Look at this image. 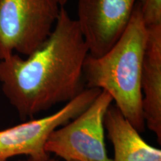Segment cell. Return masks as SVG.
<instances>
[{
    "mask_svg": "<svg viewBox=\"0 0 161 161\" xmlns=\"http://www.w3.org/2000/svg\"><path fill=\"white\" fill-rule=\"evenodd\" d=\"M89 50L77 20L60 7L47 39L31 55L0 60L4 95L20 119H31L55 104L69 102L84 88L83 66Z\"/></svg>",
    "mask_w": 161,
    "mask_h": 161,
    "instance_id": "cell-1",
    "label": "cell"
},
{
    "mask_svg": "<svg viewBox=\"0 0 161 161\" xmlns=\"http://www.w3.org/2000/svg\"><path fill=\"white\" fill-rule=\"evenodd\" d=\"M147 37L148 29L136 2L129 23L119 39L100 57L89 54L83 66L86 88L108 92L122 116L140 133L146 128L141 78Z\"/></svg>",
    "mask_w": 161,
    "mask_h": 161,
    "instance_id": "cell-2",
    "label": "cell"
},
{
    "mask_svg": "<svg viewBox=\"0 0 161 161\" xmlns=\"http://www.w3.org/2000/svg\"><path fill=\"white\" fill-rule=\"evenodd\" d=\"M58 0H0V60L13 54L29 56L54 29Z\"/></svg>",
    "mask_w": 161,
    "mask_h": 161,
    "instance_id": "cell-3",
    "label": "cell"
},
{
    "mask_svg": "<svg viewBox=\"0 0 161 161\" xmlns=\"http://www.w3.org/2000/svg\"><path fill=\"white\" fill-rule=\"evenodd\" d=\"M112 102L108 92H101L84 112L50 134L46 152L66 161H113L107 153L104 127Z\"/></svg>",
    "mask_w": 161,
    "mask_h": 161,
    "instance_id": "cell-4",
    "label": "cell"
},
{
    "mask_svg": "<svg viewBox=\"0 0 161 161\" xmlns=\"http://www.w3.org/2000/svg\"><path fill=\"white\" fill-rule=\"evenodd\" d=\"M101 92L97 88H85L77 97L51 115L31 119L0 130V160L8 161L20 155L39 160L49 159L45 144L50 134L84 112Z\"/></svg>",
    "mask_w": 161,
    "mask_h": 161,
    "instance_id": "cell-5",
    "label": "cell"
},
{
    "mask_svg": "<svg viewBox=\"0 0 161 161\" xmlns=\"http://www.w3.org/2000/svg\"><path fill=\"white\" fill-rule=\"evenodd\" d=\"M137 0H78V24L89 54L100 57L119 39Z\"/></svg>",
    "mask_w": 161,
    "mask_h": 161,
    "instance_id": "cell-6",
    "label": "cell"
},
{
    "mask_svg": "<svg viewBox=\"0 0 161 161\" xmlns=\"http://www.w3.org/2000/svg\"><path fill=\"white\" fill-rule=\"evenodd\" d=\"M141 88L146 126L161 143V25L148 27Z\"/></svg>",
    "mask_w": 161,
    "mask_h": 161,
    "instance_id": "cell-7",
    "label": "cell"
},
{
    "mask_svg": "<svg viewBox=\"0 0 161 161\" xmlns=\"http://www.w3.org/2000/svg\"><path fill=\"white\" fill-rule=\"evenodd\" d=\"M104 127L114 147L113 161H161V150L147 143L115 105L106 111Z\"/></svg>",
    "mask_w": 161,
    "mask_h": 161,
    "instance_id": "cell-8",
    "label": "cell"
},
{
    "mask_svg": "<svg viewBox=\"0 0 161 161\" xmlns=\"http://www.w3.org/2000/svg\"><path fill=\"white\" fill-rule=\"evenodd\" d=\"M146 27L161 25V0H137Z\"/></svg>",
    "mask_w": 161,
    "mask_h": 161,
    "instance_id": "cell-9",
    "label": "cell"
},
{
    "mask_svg": "<svg viewBox=\"0 0 161 161\" xmlns=\"http://www.w3.org/2000/svg\"><path fill=\"white\" fill-rule=\"evenodd\" d=\"M19 161H58V160H56L55 158H51V157H50L49 159H47V160H35V159H33L31 158H28L27 159H25V160H21Z\"/></svg>",
    "mask_w": 161,
    "mask_h": 161,
    "instance_id": "cell-10",
    "label": "cell"
},
{
    "mask_svg": "<svg viewBox=\"0 0 161 161\" xmlns=\"http://www.w3.org/2000/svg\"><path fill=\"white\" fill-rule=\"evenodd\" d=\"M58 3H59L60 7H64V5H65L66 2H67V0H58Z\"/></svg>",
    "mask_w": 161,
    "mask_h": 161,
    "instance_id": "cell-11",
    "label": "cell"
},
{
    "mask_svg": "<svg viewBox=\"0 0 161 161\" xmlns=\"http://www.w3.org/2000/svg\"><path fill=\"white\" fill-rule=\"evenodd\" d=\"M0 161H2V160H0ZM5 161H6V160H5Z\"/></svg>",
    "mask_w": 161,
    "mask_h": 161,
    "instance_id": "cell-12",
    "label": "cell"
}]
</instances>
